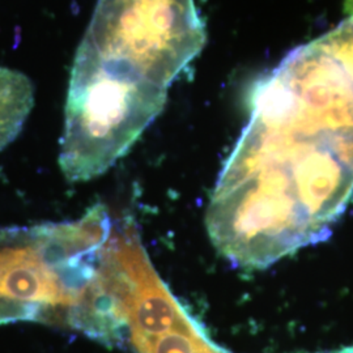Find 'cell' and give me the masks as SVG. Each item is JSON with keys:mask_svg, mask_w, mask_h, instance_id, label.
<instances>
[{"mask_svg": "<svg viewBox=\"0 0 353 353\" xmlns=\"http://www.w3.org/2000/svg\"><path fill=\"white\" fill-rule=\"evenodd\" d=\"M204 42L194 0H99L71 70L59 153L65 179L87 182L122 159Z\"/></svg>", "mask_w": 353, "mask_h": 353, "instance_id": "obj_2", "label": "cell"}, {"mask_svg": "<svg viewBox=\"0 0 353 353\" xmlns=\"http://www.w3.org/2000/svg\"><path fill=\"white\" fill-rule=\"evenodd\" d=\"M221 353H227V352H225V351H224V350H223V352H221Z\"/></svg>", "mask_w": 353, "mask_h": 353, "instance_id": "obj_5", "label": "cell"}, {"mask_svg": "<svg viewBox=\"0 0 353 353\" xmlns=\"http://www.w3.org/2000/svg\"><path fill=\"white\" fill-rule=\"evenodd\" d=\"M229 159L279 216L313 227L341 217L353 195V19L292 51L258 85Z\"/></svg>", "mask_w": 353, "mask_h": 353, "instance_id": "obj_1", "label": "cell"}, {"mask_svg": "<svg viewBox=\"0 0 353 353\" xmlns=\"http://www.w3.org/2000/svg\"><path fill=\"white\" fill-rule=\"evenodd\" d=\"M114 227L99 203L72 221L0 228V325L33 321L68 327Z\"/></svg>", "mask_w": 353, "mask_h": 353, "instance_id": "obj_3", "label": "cell"}, {"mask_svg": "<svg viewBox=\"0 0 353 353\" xmlns=\"http://www.w3.org/2000/svg\"><path fill=\"white\" fill-rule=\"evenodd\" d=\"M34 105L28 76L0 67V152L19 137Z\"/></svg>", "mask_w": 353, "mask_h": 353, "instance_id": "obj_4", "label": "cell"}]
</instances>
